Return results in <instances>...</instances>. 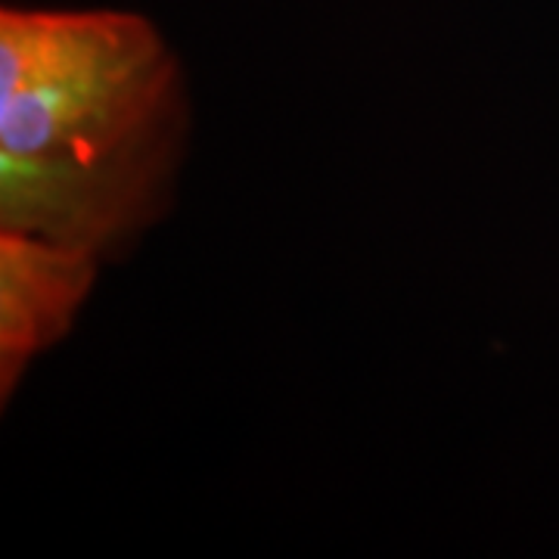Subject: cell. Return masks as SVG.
<instances>
[{
    "label": "cell",
    "mask_w": 559,
    "mask_h": 559,
    "mask_svg": "<svg viewBox=\"0 0 559 559\" xmlns=\"http://www.w3.org/2000/svg\"><path fill=\"white\" fill-rule=\"evenodd\" d=\"M183 140V75L153 22L3 7L0 230L106 259L162 218Z\"/></svg>",
    "instance_id": "obj_1"
},
{
    "label": "cell",
    "mask_w": 559,
    "mask_h": 559,
    "mask_svg": "<svg viewBox=\"0 0 559 559\" xmlns=\"http://www.w3.org/2000/svg\"><path fill=\"white\" fill-rule=\"evenodd\" d=\"M97 261L72 246L0 230V395L69 333L97 280Z\"/></svg>",
    "instance_id": "obj_2"
}]
</instances>
